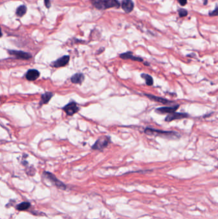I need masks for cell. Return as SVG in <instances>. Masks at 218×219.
Segmentation results:
<instances>
[{
  "instance_id": "cell-23",
  "label": "cell",
  "mask_w": 218,
  "mask_h": 219,
  "mask_svg": "<svg viewBox=\"0 0 218 219\" xmlns=\"http://www.w3.org/2000/svg\"><path fill=\"white\" fill-rule=\"evenodd\" d=\"M2 37V29L1 28H0V37Z\"/></svg>"
},
{
  "instance_id": "cell-7",
  "label": "cell",
  "mask_w": 218,
  "mask_h": 219,
  "mask_svg": "<svg viewBox=\"0 0 218 219\" xmlns=\"http://www.w3.org/2000/svg\"><path fill=\"white\" fill-rule=\"evenodd\" d=\"M10 54L12 55H13L16 57V58L19 59H24V60H28L29 59L32 57V55L28 53H25L21 51H9Z\"/></svg>"
},
{
  "instance_id": "cell-6",
  "label": "cell",
  "mask_w": 218,
  "mask_h": 219,
  "mask_svg": "<svg viewBox=\"0 0 218 219\" xmlns=\"http://www.w3.org/2000/svg\"><path fill=\"white\" fill-rule=\"evenodd\" d=\"M188 117V114H183V113H171V114H170V115H168L166 119H165V120L167 122H170L172 121V120H177V119H182L184 118H186Z\"/></svg>"
},
{
  "instance_id": "cell-8",
  "label": "cell",
  "mask_w": 218,
  "mask_h": 219,
  "mask_svg": "<svg viewBox=\"0 0 218 219\" xmlns=\"http://www.w3.org/2000/svg\"><path fill=\"white\" fill-rule=\"evenodd\" d=\"M179 108V105H175L173 107H165L156 109V111L159 114H171L175 112V111Z\"/></svg>"
},
{
  "instance_id": "cell-1",
  "label": "cell",
  "mask_w": 218,
  "mask_h": 219,
  "mask_svg": "<svg viewBox=\"0 0 218 219\" xmlns=\"http://www.w3.org/2000/svg\"><path fill=\"white\" fill-rule=\"evenodd\" d=\"M91 1L95 8L99 10L120 7V3L117 0H91Z\"/></svg>"
},
{
  "instance_id": "cell-2",
  "label": "cell",
  "mask_w": 218,
  "mask_h": 219,
  "mask_svg": "<svg viewBox=\"0 0 218 219\" xmlns=\"http://www.w3.org/2000/svg\"><path fill=\"white\" fill-rule=\"evenodd\" d=\"M145 133L148 135H155L166 138H173L174 137H178V134L174 131H165L159 130L152 129V128H147L145 130Z\"/></svg>"
},
{
  "instance_id": "cell-22",
  "label": "cell",
  "mask_w": 218,
  "mask_h": 219,
  "mask_svg": "<svg viewBox=\"0 0 218 219\" xmlns=\"http://www.w3.org/2000/svg\"><path fill=\"white\" fill-rule=\"evenodd\" d=\"M178 2L180 4V5L182 6H184L187 3V0H178Z\"/></svg>"
},
{
  "instance_id": "cell-20",
  "label": "cell",
  "mask_w": 218,
  "mask_h": 219,
  "mask_svg": "<svg viewBox=\"0 0 218 219\" xmlns=\"http://www.w3.org/2000/svg\"><path fill=\"white\" fill-rule=\"evenodd\" d=\"M209 15H210V16H216L217 15V7L216 8V9L214 10V11H213L212 12H210Z\"/></svg>"
},
{
  "instance_id": "cell-21",
  "label": "cell",
  "mask_w": 218,
  "mask_h": 219,
  "mask_svg": "<svg viewBox=\"0 0 218 219\" xmlns=\"http://www.w3.org/2000/svg\"><path fill=\"white\" fill-rule=\"evenodd\" d=\"M44 3H45V5H46V6L47 7V8H50V6H51V2H50V0H44Z\"/></svg>"
},
{
  "instance_id": "cell-11",
  "label": "cell",
  "mask_w": 218,
  "mask_h": 219,
  "mask_svg": "<svg viewBox=\"0 0 218 219\" xmlns=\"http://www.w3.org/2000/svg\"><path fill=\"white\" fill-rule=\"evenodd\" d=\"M39 76L40 72L35 69L29 70L26 74V78L29 81H35L36 79H38Z\"/></svg>"
},
{
  "instance_id": "cell-10",
  "label": "cell",
  "mask_w": 218,
  "mask_h": 219,
  "mask_svg": "<svg viewBox=\"0 0 218 219\" xmlns=\"http://www.w3.org/2000/svg\"><path fill=\"white\" fill-rule=\"evenodd\" d=\"M69 60H70L69 56H67V55L63 56L60 58H59L58 60H57L56 61H55L53 64H52V65L55 67H63L69 63Z\"/></svg>"
},
{
  "instance_id": "cell-18",
  "label": "cell",
  "mask_w": 218,
  "mask_h": 219,
  "mask_svg": "<svg viewBox=\"0 0 218 219\" xmlns=\"http://www.w3.org/2000/svg\"><path fill=\"white\" fill-rule=\"evenodd\" d=\"M26 7L25 5H22L18 7L16 11V14L19 17H22L26 14Z\"/></svg>"
},
{
  "instance_id": "cell-9",
  "label": "cell",
  "mask_w": 218,
  "mask_h": 219,
  "mask_svg": "<svg viewBox=\"0 0 218 219\" xmlns=\"http://www.w3.org/2000/svg\"><path fill=\"white\" fill-rule=\"evenodd\" d=\"M122 8L125 13L129 14L134 9V3L132 0H123Z\"/></svg>"
},
{
  "instance_id": "cell-12",
  "label": "cell",
  "mask_w": 218,
  "mask_h": 219,
  "mask_svg": "<svg viewBox=\"0 0 218 219\" xmlns=\"http://www.w3.org/2000/svg\"><path fill=\"white\" fill-rule=\"evenodd\" d=\"M120 57L122 58V59H130L132 60H134V61H137V62H143V59L141 58L140 57H136L132 55V53L131 52H127V53H124L123 54H121L120 55Z\"/></svg>"
},
{
  "instance_id": "cell-13",
  "label": "cell",
  "mask_w": 218,
  "mask_h": 219,
  "mask_svg": "<svg viewBox=\"0 0 218 219\" xmlns=\"http://www.w3.org/2000/svg\"><path fill=\"white\" fill-rule=\"evenodd\" d=\"M84 79L85 76L83 74L81 73H77L71 77V81L75 84H81L84 81Z\"/></svg>"
},
{
  "instance_id": "cell-17",
  "label": "cell",
  "mask_w": 218,
  "mask_h": 219,
  "mask_svg": "<svg viewBox=\"0 0 218 219\" xmlns=\"http://www.w3.org/2000/svg\"><path fill=\"white\" fill-rule=\"evenodd\" d=\"M141 77L145 80L146 84L148 86H152L154 84V80L151 76L147 74H143L141 75Z\"/></svg>"
},
{
  "instance_id": "cell-24",
  "label": "cell",
  "mask_w": 218,
  "mask_h": 219,
  "mask_svg": "<svg viewBox=\"0 0 218 219\" xmlns=\"http://www.w3.org/2000/svg\"><path fill=\"white\" fill-rule=\"evenodd\" d=\"M207 0H205V2H204V5H206V4H207Z\"/></svg>"
},
{
  "instance_id": "cell-19",
  "label": "cell",
  "mask_w": 218,
  "mask_h": 219,
  "mask_svg": "<svg viewBox=\"0 0 218 219\" xmlns=\"http://www.w3.org/2000/svg\"><path fill=\"white\" fill-rule=\"evenodd\" d=\"M178 14L180 17H185L187 15V11L185 9H179Z\"/></svg>"
},
{
  "instance_id": "cell-16",
  "label": "cell",
  "mask_w": 218,
  "mask_h": 219,
  "mask_svg": "<svg viewBox=\"0 0 218 219\" xmlns=\"http://www.w3.org/2000/svg\"><path fill=\"white\" fill-rule=\"evenodd\" d=\"M31 205L28 202H21L16 206V208L19 211H25L30 208Z\"/></svg>"
},
{
  "instance_id": "cell-5",
  "label": "cell",
  "mask_w": 218,
  "mask_h": 219,
  "mask_svg": "<svg viewBox=\"0 0 218 219\" xmlns=\"http://www.w3.org/2000/svg\"><path fill=\"white\" fill-rule=\"evenodd\" d=\"M63 110L68 115H73L79 111V107L76 103L72 102L64 107Z\"/></svg>"
},
{
  "instance_id": "cell-3",
  "label": "cell",
  "mask_w": 218,
  "mask_h": 219,
  "mask_svg": "<svg viewBox=\"0 0 218 219\" xmlns=\"http://www.w3.org/2000/svg\"><path fill=\"white\" fill-rule=\"evenodd\" d=\"M44 175L46 177V178H48L51 181V183H53L56 186H57L58 188H59V189H62V190L66 189V186L64 185V183H63L59 180H58L53 174H52L48 172H45Z\"/></svg>"
},
{
  "instance_id": "cell-14",
  "label": "cell",
  "mask_w": 218,
  "mask_h": 219,
  "mask_svg": "<svg viewBox=\"0 0 218 219\" xmlns=\"http://www.w3.org/2000/svg\"><path fill=\"white\" fill-rule=\"evenodd\" d=\"M145 95H146V96H147L149 98V99H150L152 101H156V102L161 103L163 104H168V103H171V101H170L166 99H164V98L160 97H157V96H155L153 95H149V94H145Z\"/></svg>"
},
{
  "instance_id": "cell-4",
  "label": "cell",
  "mask_w": 218,
  "mask_h": 219,
  "mask_svg": "<svg viewBox=\"0 0 218 219\" xmlns=\"http://www.w3.org/2000/svg\"><path fill=\"white\" fill-rule=\"evenodd\" d=\"M109 142V138L108 137H102L99 139L92 146L94 150H102L106 147Z\"/></svg>"
},
{
  "instance_id": "cell-15",
  "label": "cell",
  "mask_w": 218,
  "mask_h": 219,
  "mask_svg": "<svg viewBox=\"0 0 218 219\" xmlns=\"http://www.w3.org/2000/svg\"><path fill=\"white\" fill-rule=\"evenodd\" d=\"M53 96V94L51 92H46L42 95L41 97V103L42 104H46L48 103L49 100H51V98Z\"/></svg>"
}]
</instances>
